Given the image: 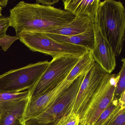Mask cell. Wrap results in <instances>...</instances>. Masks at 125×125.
Masks as SVG:
<instances>
[{"label":"cell","mask_w":125,"mask_h":125,"mask_svg":"<svg viewBox=\"0 0 125 125\" xmlns=\"http://www.w3.org/2000/svg\"><path fill=\"white\" fill-rule=\"evenodd\" d=\"M59 0H37L36 3L45 6H52V5L57 3Z\"/></svg>","instance_id":"obj_22"},{"label":"cell","mask_w":125,"mask_h":125,"mask_svg":"<svg viewBox=\"0 0 125 125\" xmlns=\"http://www.w3.org/2000/svg\"><path fill=\"white\" fill-rule=\"evenodd\" d=\"M46 33L50 38L60 42L81 46L91 51H92L94 48L95 38L94 29L87 31L80 34L72 36Z\"/></svg>","instance_id":"obj_14"},{"label":"cell","mask_w":125,"mask_h":125,"mask_svg":"<svg viewBox=\"0 0 125 125\" xmlns=\"http://www.w3.org/2000/svg\"><path fill=\"white\" fill-rule=\"evenodd\" d=\"M65 79L52 90L34 98H29L22 119L23 125H25L27 121L44 112L67 90L73 83L68 82Z\"/></svg>","instance_id":"obj_9"},{"label":"cell","mask_w":125,"mask_h":125,"mask_svg":"<svg viewBox=\"0 0 125 125\" xmlns=\"http://www.w3.org/2000/svg\"><path fill=\"white\" fill-rule=\"evenodd\" d=\"M79 117L75 113L73 109L65 114L54 123V125H78Z\"/></svg>","instance_id":"obj_17"},{"label":"cell","mask_w":125,"mask_h":125,"mask_svg":"<svg viewBox=\"0 0 125 125\" xmlns=\"http://www.w3.org/2000/svg\"><path fill=\"white\" fill-rule=\"evenodd\" d=\"M64 10L76 17L89 16L94 21L100 0H63Z\"/></svg>","instance_id":"obj_13"},{"label":"cell","mask_w":125,"mask_h":125,"mask_svg":"<svg viewBox=\"0 0 125 125\" xmlns=\"http://www.w3.org/2000/svg\"><path fill=\"white\" fill-rule=\"evenodd\" d=\"M10 26L8 17H0V39L6 35L7 30Z\"/></svg>","instance_id":"obj_21"},{"label":"cell","mask_w":125,"mask_h":125,"mask_svg":"<svg viewBox=\"0 0 125 125\" xmlns=\"http://www.w3.org/2000/svg\"><path fill=\"white\" fill-rule=\"evenodd\" d=\"M94 23L112 47L115 57L120 55L125 41V9L120 1H101Z\"/></svg>","instance_id":"obj_2"},{"label":"cell","mask_w":125,"mask_h":125,"mask_svg":"<svg viewBox=\"0 0 125 125\" xmlns=\"http://www.w3.org/2000/svg\"><path fill=\"white\" fill-rule=\"evenodd\" d=\"M27 98H29L28 90L19 93H0V103L16 101Z\"/></svg>","instance_id":"obj_16"},{"label":"cell","mask_w":125,"mask_h":125,"mask_svg":"<svg viewBox=\"0 0 125 125\" xmlns=\"http://www.w3.org/2000/svg\"><path fill=\"white\" fill-rule=\"evenodd\" d=\"M17 37L31 51L50 55L53 58L66 55L82 56L88 51L81 46L55 41L43 32L24 31Z\"/></svg>","instance_id":"obj_3"},{"label":"cell","mask_w":125,"mask_h":125,"mask_svg":"<svg viewBox=\"0 0 125 125\" xmlns=\"http://www.w3.org/2000/svg\"><path fill=\"white\" fill-rule=\"evenodd\" d=\"M118 106V99H113L109 106L102 112L94 125H101Z\"/></svg>","instance_id":"obj_19"},{"label":"cell","mask_w":125,"mask_h":125,"mask_svg":"<svg viewBox=\"0 0 125 125\" xmlns=\"http://www.w3.org/2000/svg\"><path fill=\"white\" fill-rule=\"evenodd\" d=\"M29 98L20 101L0 103V125H19Z\"/></svg>","instance_id":"obj_11"},{"label":"cell","mask_w":125,"mask_h":125,"mask_svg":"<svg viewBox=\"0 0 125 125\" xmlns=\"http://www.w3.org/2000/svg\"><path fill=\"white\" fill-rule=\"evenodd\" d=\"M84 75L78 77L72 84L44 112L27 121L25 125H47L54 123L61 117L69 112Z\"/></svg>","instance_id":"obj_7"},{"label":"cell","mask_w":125,"mask_h":125,"mask_svg":"<svg viewBox=\"0 0 125 125\" xmlns=\"http://www.w3.org/2000/svg\"><path fill=\"white\" fill-rule=\"evenodd\" d=\"M94 25V21L90 17H76L72 22L67 25L41 32L62 35H74L93 30Z\"/></svg>","instance_id":"obj_12"},{"label":"cell","mask_w":125,"mask_h":125,"mask_svg":"<svg viewBox=\"0 0 125 125\" xmlns=\"http://www.w3.org/2000/svg\"><path fill=\"white\" fill-rule=\"evenodd\" d=\"M95 44L91 51L94 61L104 71L110 74L116 65V57L112 47L104 38L94 23Z\"/></svg>","instance_id":"obj_10"},{"label":"cell","mask_w":125,"mask_h":125,"mask_svg":"<svg viewBox=\"0 0 125 125\" xmlns=\"http://www.w3.org/2000/svg\"><path fill=\"white\" fill-rule=\"evenodd\" d=\"M119 73L107 74L101 82L79 116V125H94L101 113L114 99Z\"/></svg>","instance_id":"obj_5"},{"label":"cell","mask_w":125,"mask_h":125,"mask_svg":"<svg viewBox=\"0 0 125 125\" xmlns=\"http://www.w3.org/2000/svg\"></svg>","instance_id":"obj_26"},{"label":"cell","mask_w":125,"mask_h":125,"mask_svg":"<svg viewBox=\"0 0 125 125\" xmlns=\"http://www.w3.org/2000/svg\"><path fill=\"white\" fill-rule=\"evenodd\" d=\"M82 56L63 55L53 58L35 85L28 90L29 98L52 90L67 77Z\"/></svg>","instance_id":"obj_4"},{"label":"cell","mask_w":125,"mask_h":125,"mask_svg":"<svg viewBox=\"0 0 125 125\" xmlns=\"http://www.w3.org/2000/svg\"><path fill=\"white\" fill-rule=\"evenodd\" d=\"M9 1L8 0H0V7H5L7 5Z\"/></svg>","instance_id":"obj_24"},{"label":"cell","mask_w":125,"mask_h":125,"mask_svg":"<svg viewBox=\"0 0 125 125\" xmlns=\"http://www.w3.org/2000/svg\"><path fill=\"white\" fill-rule=\"evenodd\" d=\"M107 74L95 62L84 75L72 106L74 112L79 117L101 82Z\"/></svg>","instance_id":"obj_8"},{"label":"cell","mask_w":125,"mask_h":125,"mask_svg":"<svg viewBox=\"0 0 125 125\" xmlns=\"http://www.w3.org/2000/svg\"><path fill=\"white\" fill-rule=\"evenodd\" d=\"M101 125H125V107L118 104L117 108Z\"/></svg>","instance_id":"obj_15"},{"label":"cell","mask_w":125,"mask_h":125,"mask_svg":"<svg viewBox=\"0 0 125 125\" xmlns=\"http://www.w3.org/2000/svg\"><path fill=\"white\" fill-rule=\"evenodd\" d=\"M122 65L119 72V77L117 83L115 94L114 99H118L120 95L125 91V60L123 58L121 60Z\"/></svg>","instance_id":"obj_18"},{"label":"cell","mask_w":125,"mask_h":125,"mask_svg":"<svg viewBox=\"0 0 125 125\" xmlns=\"http://www.w3.org/2000/svg\"><path fill=\"white\" fill-rule=\"evenodd\" d=\"M76 16L68 11L38 3L19 2L10 10V27L17 36L24 31H41L58 28L72 22Z\"/></svg>","instance_id":"obj_1"},{"label":"cell","mask_w":125,"mask_h":125,"mask_svg":"<svg viewBox=\"0 0 125 125\" xmlns=\"http://www.w3.org/2000/svg\"><path fill=\"white\" fill-rule=\"evenodd\" d=\"M19 39L17 36H12L6 35L4 37L0 39V46L5 52L7 51L13 43Z\"/></svg>","instance_id":"obj_20"},{"label":"cell","mask_w":125,"mask_h":125,"mask_svg":"<svg viewBox=\"0 0 125 125\" xmlns=\"http://www.w3.org/2000/svg\"><path fill=\"white\" fill-rule=\"evenodd\" d=\"M118 104L123 107H125V91H124L118 99Z\"/></svg>","instance_id":"obj_23"},{"label":"cell","mask_w":125,"mask_h":125,"mask_svg":"<svg viewBox=\"0 0 125 125\" xmlns=\"http://www.w3.org/2000/svg\"><path fill=\"white\" fill-rule=\"evenodd\" d=\"M49 63L48 61L29 64L0 75V93H19L33 87Z\"/></svg>","instance_id":"obj_6"},{"label":"cell","mask_w":125,"mask_h":125,"mask_svg":"<svg viewBox=\"0 0 125 125\" xmlns=\"http://www.w3.org/2000/svg\"><path fill=\"white\" fill-rule=\"evenodd\" d=\"M2 8H1V7H0V17L2 16Z\"/></svg>","instance_id":"obj_25"}]
</instances>
